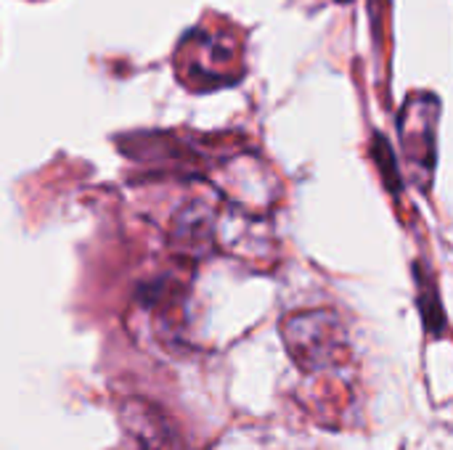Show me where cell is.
Masks as SVG:
<instances>
[{"label": "cell", "instance_id": "obj_1", "mask_svg": "<svg viewBox=\"0 0 453 450\" xmlns=\"http://www.w3.org/2000/svg\"><path fill=\"white\" fill-rule=\"evenodd\" d=\"M281 337L289 358L308 374L337 369L350 353L348 329L332 310H303L284 318Z\"/></svg>", "mask_w": 453, "mask_h": 450}, {"label": "cell", "instance_id": "obj_2", "mask_svg": "<svg viewBox=\"0 0 453 450\" xmlns=\"http://www.w3.org/2000/svg\"><path fill=\"white\" fill-rule=\"evenodd\" d=\"M438 119H441V98L435 93L409 95L398 117L403 156L417 170L422 188H427L438 162Z\"/></svg>", "mask_w": 453, "mask_h": 450}, {"label": "cell", "instance_id": "obj_3", "mask_svg": "<svg viewBox=\"0 0 453 450\" xmlns=\"http://www.w3.org/2000/svg\"><path fill=\"white\" fill-rule=\"evenodd\" d=\"M122 440L117 450H183L180 435L173 422L141 400L127 403L119 414Z\"/></svg>", "mask_w": 453, "mask_h": 450}, {"label": "cell", "instance_id": "obj_4", "mask_svg": "<svg viewBox=\"0 0 453 450\" xmlns=\"http://www.w3.org/2000/svg\"><path fill=\"white\" fill-rule=\"evenodd\" d=\"M215 210L204 202H191L186 210L178 212L175 217V231H173V247L183 255H204L215 247Z\"/></svg>", "mask_w": 453, "mask_h": 450}, {"label": "cell", "instance_id": "obj_5", "mask_svg": "<svg viewBox=\"0 0 453 450\" xmlns=\"http://www.w3.org/2000/svg\"><path fill=\"white\" fill-rule=\"evenodd\" d=\"M414 273H417L419 308H422V316H425V326H427L430 334L441 337L446 332V313H443V305H441V294H438V286H435V276H430L425 271V263H417L414 265Z\"/></svg>", "mask_w": 453, "mask_h": 450}, {"label": "cell", "instance_id": "obj_6", "mask_svg": "<svg viewBox=\"0 0 453 450\" xmlns=\"http://www.w3.org/2000/svg\"><path fill=\"white\" fill-rule=\"evenodd\" d=\"M372 156H374V162H377V167H380V172H382V180H385V186H388L393 194H401V188H403V180H401V170H398L395 154H393V149L388 146V141H385L380 133L374 135Z\"/></svg>", "mask_w": 453, "mask_h": 450}, {"label": "cell", "instance_id": "obj_7", "mask_svg": "<svg viewBox=\"0 0 453 450\" xmlns=\"http://www.w3.org/2000/svg\"><path fill=\"white\" fill-rule=\"evenodd\" d=\"M337 3H350V0H337Z\"/></svg>", "mask_w": 453, "mask_h": 450}]
</instances>
